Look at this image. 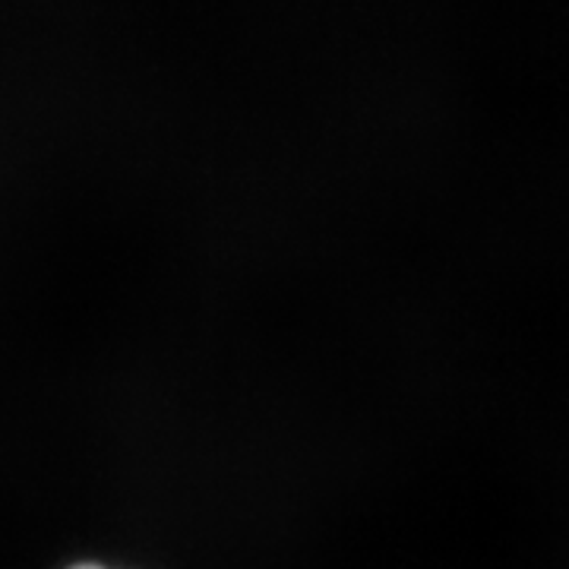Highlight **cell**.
Segmentation results:
<instances>
[{
    "instance_id": "1",
    "label": "cell",
    "mask_w": 569,
    "mask_h": 569,
    "mask_svg": "<svg viewBox=\"0 0 569 569\" xmlns=\"http://www.w3.org/2000/svg\"><path fill=\"white\" fill-rule=\"evenodd\" d=\"M73 569H104V567H99V563H80V567H73Z\"/></svg>"
}]
</instances>
